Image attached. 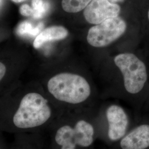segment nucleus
<instances>
[{
  "mask_svg": "<svg viewBox=\"0 0 149 149\" xmlns=\"http://www.w3.org/2000/svg\"><path fill=\"white\" fill-rule=\"evenodd\" d=\"M49 149H79L89 148L93 143L95 129L90 123L61 116L49 128Z\"/></svg>",
  "mask_w": 149,
  "mask_h": 149,
  "instance_id": "obj_2",
  "label": "nucleus"
},
{
  "mask_svg": "<svg viewBox=\"0 0 149 149\" xmlns=\"http://www.w3.org/2000/svg\"><path fill=\"white\" fill-rule=\"evenodd\" d=\"M43 132L18 134L13 135V139L8 149H45Z\"/></svg>",
  "mask_w": 149,
  "mask_h": 149,
  "instance_id": "obj_9",
  "label": "nucleus"
},
{
  "mask_svg": "<svg viewBox=\"0 0 149 149\" xmlns=\"http://www.w3.org/2000/svg\"><path fill=\"white\" fill-rule=\"evenodd\" d=\"M19 11L22 16H27V17L33 16V11L32 7L27 4H24L21 6V7H20Z\"/></svg>",
  "mask_w": 149,
  "mask_h": 149,
  "instance_id": "obj_14",
  "label": "nucleus"
},
{
  "mask_svg": "<svg viewBox=\"0 0 149 149\" xmlns=\"http://www.w3.org/2000/svg\"><path fill=\"white\" fill-rule=\"evenodd\" d=\"M120 12V6L109 0H92L84 9V15L86 21L96 25L118 17Z\"/></svg>",
  "mask_w": 149,
  "mask_h": 149,
  "instance_id": "obj_6",
  "label": "nucleus"
},
{
  "mask_svg": "<svg viewBox=\"0 0 149 149\" xmlns=\"http://www.w3.org/2000/svg\"><path fill=\"white\" fill-rule=\"evenodd\" d=\"M111 2H112V3H116V2H121V1H123V0H109Z\"/></svg>",
  "mask_w": 149,
  "mask_h": 149,
  "instance_id": "obj_17",
  "label": "nucleus"
},
{
  "mask_svg": "<svg viewBox=\"0 0 149 149\" xmlns=\"http://www.w3.org/2000/svg\"><path fill=\"white\" fill-rule=\"evenodd\" d=\"M106 117L108 138L113 141L121 140L126 134L129 124L126 112L119 106L111 105L107 109Z\"/></svg>",
  "mask_w": 149,
  "mask_h": 149,
  "instance_id": "obj_7",
  "label": "nucleus"
},
{
  "mask_svg": "<svg viewBox=\"0 0 149 149\" xmlns=\"http://www.w3.org/2000/svg\"><path fill=\"white\" fill-rule=\"evenodd\" d=\"M6 72L5 65L0 62V83L3 79Z\"/></svg>",
  "mask_w": 149,
  "mask_h": 149,
  "instance_id": "obj_16",
  "label": "nucleus"
},
{
  "mask_svg": "<svg viewBox=\"0 0 149 149\" xmlns=\"http://www.w3.org/2000/svg\"><path fill=\"white\" fill-rule=\"evenodd\" d=\"M122 149H146L149 147V125L134 128L120 140Z\"/></svg>",
  "mask_w": 149,
  "mask_h": 149,
  "instance_id": "obj_8",
  "label": "nucleus"
},
{
  "mask_svg": "<svg viewBox=\"0 0 149 149\" xmlns=\"http://www.w3.org/2000/svg\"><path fill=\"white\" fill-rule=\"evenodd\" d=\"M68 31L63 26H54L48 27L40 32L36 38L33 47L35 49L40 48L44 43L62 40L68 37Z\"/></svg>",
  "mask_w": 149,
  "mask_h": 149,
  "instance_id": "obj_10",
  "label": "nucleus"
},
{
  "mask_svg": "<svg viewBox=\"0 0 149 149\" xmlns=\"http://www.w3.org/2000/svg\"><path fill=\"white\" fill-rule=\"evenodd\" d=\"M61 116L42 93L29 91L15 102L0 103V132L13 135L43 132Z\"/></svg>",
  "mask_w": 149,
  "mask_h": 149,
  "instance_id": "obj_1",
  "label": "nucleus"
},
{
  "mask_svg": "<svg viewBox=\"0 0 149 149\" xmlns=\"http://www.w3.org/2000/svg\"><path fill=\"white\" fill-rule=\"evenodd\" d=\"M12 1H13L14 2H16V3H20V2H23L25 0H12Z\"/></svg>",
  "mask_w": 149,
  "mask_h": 149,
  "instance_id": "obj_18",
  "label": "nucleus"
},
{
  "mask_svg": "<svg viewBox=\"0 0 149 149\" xmlns=\"http://www.w3.org/2000/svg\"><path fill=\"white\" fill-rule=\"evenodd\" d=\"M43 28V23H40L37 26L34 27L29 22H23L17 27V33L20 36L33 37L38 36L41 32Z\"/></svg>",
  "mask_w": 149,
  "mask_h": 149,
  "instance_id": "obj_11",
  "label": "nucleus"
},
{
  "mask_svg": "<svg viewBox=\"0 0 149 149\" xmlns=\"http://www.w3.org/2000/svg\"><path fill=\"white\" fill-rule=\"evenodd\" d=\"M47 88L56 100L71 104L85 101L91 92L89 83L84 77L68 72L60 73L51 77Z\"/></svg>",
  "mask_w": 149,
  "mask_h": 149,
  "instance_id": "obj_3",
  "label": "nucleus"
},
{
  "mask_svg": "<svg viewBox=\"0 0 149 149\" xmlns=\"http://www.w3.org/2000/svg\"><path fill=\"white\" fill-rule=\"evenodd\" d=\"M114 61L122 74L124 87L128 93L136 94L142 90L148 79L144 63L132 53L120 54Z\"/></svg>",
  "mask_w": 149,
  "mask_h": 149,
  "instance_id": "obj_4",
  "label": "nucleus"
},
{
  "mask_svg": "<svg viewBox=\"0 0 149 149\" xmlns=\"http://www.w3.org/2000/svg\"><path fill=\"white\" fill-rule=\"evenodd\" d=\"M9 144H8L5 137L4 136V133L0 132V149H8Z\"/></svg>",
  "mask_w": 149,
  "mask_h": 149,
  "instance_id": "obj_15",
  "label": "nucleus"
},
{
  "mask_svg": "<svg viewBox=\"0 0 149 149\" xmlns=\"http://www.w3.org/2000/svg\"><path fill=\"white\" fill-rule=\"evenodd\" d=\"M126 29L125 22L118 16L91 27L88 32L87 40L93 47H105L120 37Z\"/></svg>",
  "mask_w": 149,
  "mask_h": 149,
  "instance_id": "obj_5",
  "label": "nucleus"
},
{
  "mask_svg": "<svg viewBox=\"0 0 149 149\" xmlns=\"http://www.w3.org/2000/svg\"><path fill=\"white\" fill-rule=\"evenodd\" d=\"M2 2H3V0H0V7H1V6L2 5Z\"/></svg>",
  "mask_w": 149,
  "mask_h": 149,
  "instance_id": "obj_19",
  "label": "nucleus"
},
{
  "mask_svg": "<svg viewBox=\"0 0 149 149\" xmlns=\"http://www.w3.org/2000/svg\"><path fill=\"white\" fill-rule=\"evenodd\" d=\"M92 0H62L64 11L68 13H77L84 10Z\"/></svg>",
  "mask_w": 149,
  "mask_h": 149,
  "instance_id": "obj_12",
  "label": "nucleus"
},
{
  "mask_svg": "<svg viewBox=\"0 0 149 149\" xmlns=\"http://www.w3.org/2000/svg\"><path fill=\"white\" fill-rule=\"evenodd\" d=\"M148 18H149V12H148Z\"/></svg>",
  "mask_w": 149,
  "mask_h": 149,
  "instance_id": "obj_20",
  "label": "nucleus"
},
{
  "mask_svg": "<svg viewBox=\"0 0 149 149\" xmlns=\"http://www.w3.org/2000/svg\"><path fill=\"white\" fill-rule=\"evenodd\" d=\"M33 17L35 19L43 18L49 9V4L45 0H32Z\"/></svg>",
  "mask_w": 149,
  "mask_h": 149,
  "instance_id": "obj_13",
  "label": "nucleus"
}]
</instances>
